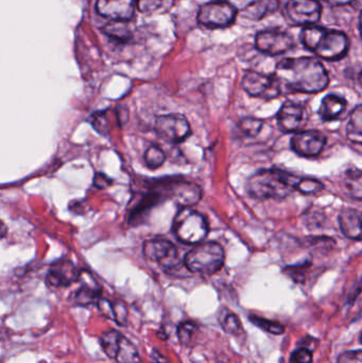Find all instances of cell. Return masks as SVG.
I'll use <instances>...</instances> for the list:
<instances>
[{"label":"cell","instance_id":"cell-1","mask_svg":"<svg viewBox=\"0 0 362 363\" xmlns=\"http://www.w3.org/2000/svg\"><path fill=\"white\" fill-rule=\"evenodd\" d=\"M274 77L281 87L297 93L317 94L329 87V77L323 64L315 57H288L277 65Z\"/></svg>","mask_w":362,"mask_h":363},{"label":"cell","instance_id":"cell-2","mask_svg":"<svg viewBox=\"0 0 362 363\" xmlns=\"http://www.w3.org/2000/svg\"><path fill=\"white\" fill-rule=\"evenodd\" d=\"M302 177L281 169H264L248 181V193L257 200H282L298 191Z\"/></svg>","mask_w":362,"mask_h":363},{"label":"cell","instance_id":"cell-3","mask_svg":"<svg viewBox=\"0 0 362 363\" xmlns=\"http://www.w3.org/2000/svg\"><path fill=\"white\" fill-rule=\"evenodd\" d=\"M301 42L306 49L325 61L343 59L350 47V39L345 33L317 25L303 28Z\"/></svg>","mask_w":362,"mask_h":363},{"label":"cell","instance_id":"cell-4","mask_svg":"<svg viewBox=\"0 0 362 363\" xmlns=\"http://www.w3.org/2000/svg\"><path fill=\"white\" fill-rule=\"evenodd\" d=\"M225 260L223 247L218 242H200L184 258L188 271L202 275H213L221 270Z\"/></svg>","mask_w":362,"mask_h":363},{"label":"cell","instance_id":"cell-5","mask_svg":"<svg viewBox=\"0 0 362 363\" xmlns=\"http://www.w3.org/2000/svg\"><path fill=\"white\" fill-rule=\"evenodd\" d=\"M178 240L186 245H198L209 234V224L203 215L191 207H183L172 223Z\"/></svg>","mask_w":362,"mask_h":363},{"label":"cell","instance_id":"cell-6","mask_svg":"<svg viewBox=\"0 0 362 363\" xmlns=\"http://www.w3.org/2000/svg\"><path fill=\"white\" fill-rule=\"evenodd\" d=\"M102 350L118 363H139V351L135 345L117 330L103 333L100 337Z\"/></svg>","mask_w":362,"mask_h":363},{"label":"cell","instance_id":"cell-7","mask_svg":"<svg viewBox=\"0 0 362 363\" xmlns=\"http://www.w3.org/2000/svg\"><path fill=\"white\" fill-rule=\"evenodd\" d=\"M237 12L227 0H215L200 8L197 21L209 29H222L235 23Z\"/></svg>","mask_w":362,"mask_h":363},{"label":"cell","instance_id":"cell-8","mask_svg":"<svg viewBox=\"0 0 362 363\" xmlns=\"http://www.w3.org/2000/svg\"><path fill=\"white\" fill-rule=\"evenodd\" d=\"M322 6L319 0H289L285 6V17L292 26L308 27L319 23Z\"/></svg>","mask_w":362,"mask_h":363},{"label":"cell","instance_id":"cell-9","mask_svg":"<svg viewBox=\"0 0 362 363\" xmlns=\"http://www.w3.org/2000/svg\"><path fill=\"white\" fill-rule=\"evenodd\" d=\"M295 46L293 37L281 29H267L258 32L255 37V47L264 55L277 57L291 51Z\"/></svg>","mask_w":362,"mask_h":363},{"label":"cell","instance_id":"cell-10","mask_svg":"<svg viewBox=\"0 0 362 363\" xmlns=\"http://www.w3.org/2000/svg\"><path fill=\"white\" fill-rule=\"evenodd\" d=\"M144 255L146 258L159 263L166 270H175L180 268V257L175 247L171 241L165 239H150L144 243Z\"/></svg>","mask_w":362,"mask_h":363},{"label":"cell","instance_id":"cell-11","mask_svg":"<svg viewBox=\"0 0 362 363\" xmlns=\"http://www.w3.org/2000/svg\"><path fill=\"white\" fill-rule=\"evenodd\" d=\"M243 89L252 97L263 98L266 100L279 97L282 87L277 78L258 71H247L243 78Z\"/></svg>","mask_w":362,"mask_h":363},{"label":"cell","instance_id":"cell-12","mask_svg":"<svg viewBox=\"0 0 362 363\" xmlns=\"http://www.w3.org/2000/svg\"><path fill=\"white\" fill-rule=\"evenodd\" d=\"M155 131L164 141L179 143L191 135V127L186 117L181 114H168L157 117Z\"/></svg>","mask_w":362,"mask_h":363},{"label":"cell","instance_id":"cell-13","mask_svg":"<svg viewBox=\"0 0 362 363\" xmlns=\"http://www.w3.org/2000/svg\"><path fill=\"white\" fill-rule=\"evenodd\" d=\"M238 14L250 21H261L279 10V0H227Z\"/></svg>","mask_w":362,"mask_h":363},{"label":"cell","instance_id":"cell-14","mask_svg":"<svg viewBox=\"0 0 362 363\" xmlns=\"http://www.w3.org/2000/svg\"><path fill=\"white\" fill-rule=\"evenodd\" d=\"M292 150L303 157H315L323 151L326 136L321 132L299 131L291 139Z\"/></svg>","mask_w":362,"mask_h":363},{"label":"cell","instance_id":"cell-15","mask_svg":"<svg viewBox=\"0 0 362 363\" xmlns=\"http://www.w3.org/2000/svg\"><path fill=\"white\" fill-rule=\"evenodd\" d=\"M97 12L112 21H129L135 13V0H97Z\"/></svg>","mask_w":362,"mask_h":363},{"label":"cell","instance_id":"cell-16","mask_svg":"<svg viewBox=\"0 0 362 363\" xmlns=\"http://www.w3.org/2000/svg\"><path fill=\"white\" fill-rule=\"evenodd\" d=\"M79 278L80 272L71 260H60L48 271L46 283L50 288H63Z\"/></svg>","mask_w":362,"mask_h":363},{"label":"cell","instance_id":"cell-17","mask_svg":"<svg viewBox=\"0 0 362 363\" xmlns=\"http://www.w3.org/2000/svg\"><path fill=\"white\" fill-rule=\"evenodd\" d=\"M277 118L282 131L297 133L303 127L305 121V109L298 103L287 101L282 105Z\"/></svg>","mask_w":362,"mask_h":363},{"label":"cell","instance_id":"cell-18","mask_svg":"<svg viewBox=\"0 0 362 363\" xmlns=\"http://www.w3.org/2000/svg\"><path fill=\"white\" fill-rule=\"evenodd\" d=\"M170 199L181 207H191L201 199V189L189 182H175L168 189Z\"/></svg>","mask_w":362,"mask_h":363},{"label":"cell","instance_id":"cell-19","mask_svg":"<svg viewBox=\"0 0 362 363\" xmlns=\"http://www.w3.org/2000/svg\"><path fill=\"white\" fill-rule=\"evenodd\" d=\"M361 213L357 209H347L340 213V229L347 238L361 240Z\"/></svg>","mask_w":362,"mask_h":363},{"label":"cell","instance_id":"cell-20","mask_svg":"<svg viewBox=\"0 0 362 363\" xmlns=\"http://www.w3.org/2000/svg\"><path fill=\"white\" fill-rule=\"evenodd\" d=\"M347 103L341 96L329 94L322 99L319 115L324 121H335L347 109Z\"/></svg>","mask_w":362,"mask_h":363},{"label":"cell","instance_id":"cell-21","mask_svg":"<svg viewBox=\"0 0 362 363\" xmlns=\"http://www.w3.org/2000/svg\"><path fill=\"white\" fill-rule=\"evenodd\" d=\"M347 136L355 145L362 143V107L357 105L352 112L347 125Z\"/></svg>","mask_w":362,"mask_h":363},{"label":"cell","instance_id":"cell-22","mask_svg":"<svg viewBox=\"0 0 362 363\" xmlns=\"http://www.w3.org/2000/svg\"><path fill=\"white\" fill-rule=\"evenodd\" d=\"M141 13H166L175 6V0H135Z\"/></svg>","mask_w":362,"mask_h":363},{"label":"cell","instance_id":"cell-23","mask_svg":"<svg viewBox=\"0 0 362 363\" xmlns=\"http://www.w3.org/2000/svg\"><path fill=\"white\" fill-rule=\"evenodd\" d=\"M105 35L121 43L129 42L133 35L128 21H112V23L107 24L105 28Z\"/></svg>","mask_w":362,"mask_h":363},{"label":"cell","instance_id":"cell-24","mask_svg":"<svg viewBox=\"0 0 362 363\" xmlns=\"http://www.w3.org/2000/svg\"><path fill=\"white\" fill-rule=\"evenodd\" d=\"M100 299V289L96 285L83 284L76 293V302L80 306L97 304Z\"/></svg>","mask_w":362,"mask_h":363},{"label":"cell","instance_id":"cell-25","mask_svg":"<svg viewBox=\"0 0 362 363\" xmlns=\"http://www.w3.org/2000/svg\"><path fill=\"white\" fill-rule=\"evenodd\" d=\"M345 189L347 193L355 197L356 200H361V171L357 168L350 169L345 175Z\"/></svg>","mask_w":362,"mask_h":363},{"label":"cell","instance_id":"cell-26","mask_svg":"<svg viewBox=\"0 0 362 363\" xmlns=\"http://www.w3.org/2000/svg\"><path fill=\"white\" fill-rule=\"evenodd\" d=\"M144 159H145L146 163L150 169H157L165 163L166 155L161 148L157 147V145H151L146 150Z\"/></svg>","mask_w":362,"mask_h":363},{"label":"cell","instance_id":"cell-27","mask_svg":"<svg viewBox=\"0 0 362 363\" xmlns=\"http://www.w3.org/2000/svg\"><path fill=\"white\" fill-rule=\"evenodd\" d=\"M222 327H223L225 332L231 335H238L243 332V326L240 323L239 318L236 316L235 313L227 312L222 315L220 319Z\"/></svg>","mask_w":362,"mask_h":363},{"label":"cell","instance_id":"cell-28","mask_svg":"<svg viewBox=\"0 0 362 363\" xmlns=\"http://www.w3.org/2000/svg\"><path fill=\"white\" fill-rule=\"evenodd\" d=\"M250 320L256 326L264 329L266 332L273 335H282L285 332V327L279 323L273 322V321L266 320V319L259 318V317H250Z\"/></svg>","mask_w":362,"mask_h":363},{"label":"cell","instance_id":"cell-29","mask_svg":"<svg viewBox=\"0 0 362 363\" xmlns=\"http://www.w3.org/2000/svg\"><path fill=\"white\" fill-rule=\"evenodd\" d=\"M239 125L240 130L245 135L250 137H255L261 132V127H263V121H259V119L248 117V118L240 121Z\"/></svg>","mask_w":362,"mask_h":363},{"label":"cell","instance_id":"cell-30","mask_svg":"<svg viewBox=\"0 0 362 363\" xmlns=\"http://www.w3.org/2000/svg\"><path fill=\"white\" fill-rule=\"evenodd\" d=\"M322 188H323V184L318 179L302 177L297 191L304 195H311V193H319Z\"/></svg>","mask_w":362,"mask_h":363},{"label":"cell","instance_id":"cell-31","mask_svg":"<svg viewBox=\"0 0 362 363\" xmlns=\"http://www.w3.org/2000/svg\"><path fill=\"white\" fill-rule=\"evenodd\" d=\"M197 325L193 322H182L178 327V336L183 344H188L193 339V334L197 332Z\"/></svg>","mask_w":362,"mask_h":363},{"label":"cell","instance_id":"cell-32","mask_svg":"<svg viewBox=\"0 0 362 363\" xmlns=\"http://www.w3.org/2000/svg\"><path fill=\"white\" fill-rule=\"evenodd\" d=\"M112 308H113V318L112 319L121 326L127 325L128 308L125 303L121 301H116L112 303Z\"/></svg>","mask_w":362,"mask_h":363},{"label":"cell","instance_id":"cell-33","mask_svg":"<svg viewBox=\"0 0 362 363\" xmlns=\"http://www.w3.org/2000/svg\"><path fill=\"white\" fill-rule=\"evenodd\" d=\"M290 363H313V354L307 348H299L292 353Z\"/></svg>","mask_w":362,"mask_h":363},{"label":"cell","instance_id":"cell-34","mask_svg":"<svg viewBox=\"0 0 362 363\" xmlns=\"http://www.w3.org/2000/svg\"><path fill=\"white\" fill-rule=\"evenodd\" d=\"M337 363H362V352L360 350L342 353Z\"/></svg>","mask_w":362,"mask_h":363},{"label":"cell","instance_id":"cell-35","mask_svg":"<svg viewBox=\"0 0 362 363\" xmlns=\"http://www.w3.org/2000/svg\"><path fill=\"white\" fill-rule=\"evenodd\" d=\"M112 182L113 181L109 179L107 175H103V173H97V175L94 177V185L100 189L107 188V187L112 184Z\"/></svg>","mask_w":362,"mask_h":363},{"label":"cell","instance_id":"cell-36","mask_svg":"<svg viewBox=\"0 0 362 363\" xmlns=\"http://www.w3.org/2000/svg\"><path fill=\"white\" fill-rule=\"evenodd\" d=\"M325 1L331 7H343V6L351 5L355 0H325Z\"/></svg>","mask_w":362,"mask_h":363},{"label":"cell","instance_id":"cell-37","mask_svg":"<svg viewBox=\"0 0 362 363\" xmlns=\"http://www.w3.org/2000/svg\"><path fill=\"white\" fill-rule=\"evenodd\" d=\"M152 359H153V363H166L165 359L160 353H153Z\"/></svg>","mask_w":362,"mask_h":363},{"label":"cell","instance_id":"cell-38","mask_svg":"<svg viewBox=\"0 0 362 363\" xmlns=\"http://www.w3.org/2000/svg\"><path fill=\"white\" fill-rule=\"evenodd\" d=\"M6 235H7V227L3 221L0 220V239H3Z\"/></svg>","mask_w":362,"mask_h":363}]
</instances>
